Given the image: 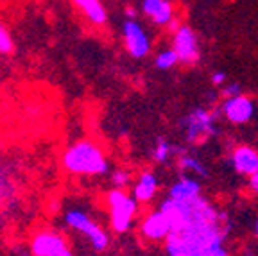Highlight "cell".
Segmentation results:
<instances>
[{
  "instance_id": "8",
  "label": "cell",
  "mask_w": 258,
  "mask_h": 256,
  "mask_svg": "<svg viewBox=\"0 0 258 256\" xmlns=\"http://www.w3.org/2000/svg\"><path fill=\"white\" fill-rule=\"evenodd\" d=\"M172 48L181 65H196L201 56L198 36L188 25H179V29L172 32Z\"/></svg>"
},
{
  "instance_id": "24",
  "label": "cell",
  "mask_w": 258,
  "mask_h": 256,
  "mask_svg": "<svg viewBox=\"0 0 258 256\" xmlns=\"http://www.w3.org/2000/svg\"><path fill=\"white\" fill-rule=\"evenodd\" d=\"M124 13L129 20H135V18H137V9H135L133 6H127V8L124 9Z\"/></svg>"
},
{
  "instance_id": "25",
  "label": "cell",
  "mask_w": 258,
  "mask_h": 256,
  "mask_svg": "<svg viewBox=\"0 0 258 256\" xmlns=\"http://www.w3.org/2000/svg\"><path fill=\"white\" fill-rule=\"evenodd\" d=\"M253 233H254V236L258 238V220L254 222V226H253Z\"/></svg>"
},
{
  "instance_id": "14",
  "label": "cell",
  "mask_w": 258,
  "mask_h": 256,
  "mask_svg": "<svg viewBox=\"0 0 258 256\" xmlns=\"http://www.w3.org/2000/svg\"><path fill=\"white\" fill-rule=\"evenodd\" d=\"M142 11L160 27H169L174 20V6L170 0H142Z\"/></svg>"
},
{
  "instance_id": "13",
  "label": "cell",
  "mask_w": 258,
  "mask_h": 256,
  "mask_svg": "<svg viewBox=\"0 0 258 256\" xmlns=\"http://www.w3.org/2000/svg\"><path fill=\"white\" fill-rule=\"evenodd\" d=\"M158 190H160L158 176L153 172V170L145 168V170H142V172L138 174L137 181L133 183V194H131V196H133L140 204H149L154 201Z\"/></svg>"
},
{
  "instance_id": "7",
  "label": "cell",
  "mask_w": 258,
  "mask_h": 256,
  "mask_svg": "<svg viewBox=\"0 0 258 256\" xmlns=\"http://www.w3.org/2000/svg\"><path fill=\"white\" fill-rule=\"evenodd\" d=\"M221 116L226 122H230L233 125H246L256 115V104L254 100L247 95H237V97H228L222 99L221 106Z\"/></svg>"
},
{
  "instance_id": "22",
  "label": "cell",
  "mask_w": 258,
  "mask_h": 256,
  "mask_svg": "<svg viewBox=\"0 0 258 256\" xmlns=\"http://www.w3.org/2000/svg\"><path fill=\"white\" fill-rule=\"evenodd\" d=\"M226 79H228V76H226L224 72H221V70H219V72H214L212 74V84H214V86H219V88H222V86H224L226 84Z\"/></svg>"
},
{
  "instance_id": "19",
  "label": "cell",
  "mask_w": 258,
  "mask_h": 256,
  "mask_svg": "<svg viewBox=\"0 0 258 256\" xmlns=\"http://www.w3.org/2000/svg\"><path fill=\"white\" fill-rule=\"evenodd\" d=\"M109 179H111V184L115 188H125V186L131 184L133 177H131V172H129L127 168H115L111 176H109Z\"/></svg>"
},
{
  "instance_id": "20",
  "label": "cell",
  "mask_w": 258,
  "mask_h": 256,
  "mask_svg": "<svg viewBox=\"0 0 258 256\" xmlns=\"http://www.w3.org/2000/svg\"><path fill=\"white\" fill-rule=\"evenodd\" d=\"M13 50H15V41H13L2 18H0V54H11Z\"/></svg>"
},
{
  "instance_id": "5",
  "label": "cell",
  "mask_w": 258,
  "mask_h": 256,
  "mask_svg": "<svg viewBox=\"0 0 258 256\" xmlns=\"http://www.w3.org/2000/svg\"><path fill=\"white\" fill-rule=\"evenodd\" d=\"M64 222L70 229L85 235L90 240V245L93 247V251L101 252L106 251L109 245V235L101 228V226L93 222L92 217L81 208H70L64 213Z\"/></svg>"
},
{
  "instance_id": "4",
  "label": "cell",
  "mask_w": 258,
  "mask_h": 256,
  "mask_svg": "<svg viewBox=\"0 0 258 256\" xmlns=\"http://www.w3.org/2000/svg\"><path fill=\"white\" fill-rule=\"evenodd\" d=\"M106 204L109 208V226L117 235H124L133 228L135 217L140 210V203L133 196L124 188H111L106 194Z\"/></svg>"
},
{
  "instance_id": "3",
  "label": "cell",
  "mask_w": 258,
  "mask_h": 256,
  "mask_svg": "<svg viewBox=\"0 0 258 256\" xmlns=\"http://www.w3.org/2000/svg\"><path fill=\"white\" fill-rule=\"evenodd\" d=\"M219 118H222L219 108L208 109L205 106H198V108L190 109L185 116H181L177 125L183 135V140L188 145H196L217 135Z\"/></svg>"
},
{
  "instance_id": "16",
  "label": "cell",
  "mask_w": 258,
  "mask_h": 256,
  "mask_svg": "<svg viewBox=\"0 0 258 256\" xmlns=\"http://www.w3.org/2000/svg\"><path fill=\"white\" fill-rule=\"evenodd\" d=\"M176 167L181 174H188V176L198 177V179H208L210 177V170L205 165V161L188 151H185L181 156L177 158Z\"/></svg>"
},
{
  "instance_id": "17",
  "label": "cell",
  "mask_w": 258,
  "mask_h": 256,
  "mask_svg": "<svg viewBox=\"0 0 258 256\" xmlns=\"http://www.w3.org/2000/svg\"><path fill=\"white\" fill-rule=\"evenodd\" d=\"M74 6L86 16L93 25H104L108 22V11L101 0H72Z\"/></svg>"
},
{
  "instance_id": "12",
  "label": "cell",
  "mask_w": 258,
  "mask_h": 256,
  "mask_svg": "<svg viewBox=\"0 0 258 256\" xmlns=\"http://www.w3.org/2000/svg\"><path fill=\"white\" fill-rule=\"evenodd\" d=\"M203 196V184L198 177L188 176V174H183L179 176L172 184L170 188L167 190V197L174 201H194L198 197Z\"/></svg>"
},
{
  "instance_id": "2",
  "label": "cell",
  "mask_w": 258,
  "mask_h": 256,
  "mask_svg": "<svg viewBox=\"0 0 258 256\" xmlns=\"http://www.w3.org/2000/svg\"><path fill=\"white\" fill-rule=\"evenodd\" d=\"M63 168L74 176H104L109 174V161L99 144L79 140L70 145L61 156Z\"/></svg>"
},
{
  "instance_id": "15",
  "label": "cell",
  "mask_w": 258,
  "mask_h": 256,
  "mask_svg": "<svg viewBox=\"0 0 258 256\" xmlns=\"http://www.w3.org/2000/svg\"><path fill=\"white\" fill-rule=\"evenodd\" d=\"M186 149L181 145L172 144V142L165 140V138H156L153 149H151V160L158 165H170L181 156Z\"/></svg>"
},
{
  "instance_id": "18",
  "label": "cell",
  "mask_w": 258,
  "mask_h": 256,
  "mask_svg": "<svg viewBox=\"0 0 258 256\" xmlns=\"http://www.w3.org/2000/svg\"><path fill=\"white\" fill-rule=\"evenodd\" d=\"M177 63H179V59H177V54L172 47L160 50V52L156 54V57H154V67H156L158 70H170V68H174Z\"/></svg>"
},
{
  "instance_id": "10",
  "label": "cell",
  "mask_w": 258,
  "mask_h": 256,
  "mask_svg": "<svg viewBox=\"0 0 258 256\" xmlns=\"http://www.w3.org/2000/svg\"><path fill=\"white\" fill-rule=\"evenodd\" d=\"M170 220L160 208L153 210L142 219L140 222V235L147 242H165L170 235Z\"/></svg>"
},
{
  "instance_id": "1",
  "label": "cell",
  "mask_w": 258,
  "mask_h": 256,
  "mask_svg": "<svg viewBox=\"0 0 258 256\" xmlns=\"http://www.w3.org/2000/svg\"><path fill=\"white\" fill-rule=\"evenodd\" d=\"M158 208L172 228L163 242L167 256H206L226 245L231 233L230 215L205 196L185 203L165 196Z\"/></svg>"
},
{
  "instance_id": "11",
  "label": "cell",
  "mask_w": 258,
  "mask_h": 256,
  "mask_svg": "<svg viewBox=\"0 0 258 256\" xmlns=\"http://www.w3.org/2000/svg\"><path fill=\"white\" fill-rule=\"evenodd\" d=\"M230 163L238 176L251 177L258 174V151L251 145H237L230 154Z\"/></svg>"
},
{
  "instance_id": "6",
  "label": "cell",
  "mask_w": 258,
  "mask_h": 256,
  "mask_svg": "<svg viewBox=\"0 0 258 256\" xmlns=\"http://www.w3.org/2000/svg\"><path fill=\"white\" fill-rule=\"evenodd\" d=\"M122 41H124L127 54L135 59H144L145 56H149L153 48L149 32L145 31L142 24H138L137 20H129V18L122 24Z\"/></svg>"
},
{
  "instance_id": "23",
  "label": "cell",
  "mask_w": 258,
  "mask_h": 256,
  "mask_svg": "<svg viewBox=\"0 0 258 256\" xmlns=\"http://www.w3.org/2000/svg\"><path fill=\"white\" fill-rule=\"evenodd\" d=\"M247 190L258 197V174H253L251 177H247Z\"/></svg>"
},
{
  "instance_id": "21",
  "label": "cell",
  "mask_w": 258,
  "mask_h": 256,
  "mask_svg": "<svg viewBox=\"0 0 258 256\" xmlns=\"http://www.w3.org/2000/svg\"><path fill=\"white\" fill-rule=\"evenodd\" d=\"M242 95V86L238 83H228L221 88V97L228 99V97H237Z\"/></svg>"
},
{
  "instance_id": "9",
  "label": "cell",
  "mask_w": 258,
  "mask_h": 256,
  "mask_svg": "<svg viewBox=\"0 0 258 256\" xmlns=\"http://www.w3.org/2000/svg\"><path fill=\"white\" fill-rule=\"evenodd\" d=\"M69 245L64 236L57 231L43 229L38 231L31 238V252L32 256H63L69 251Z\"/></svg>"
}]
</instances>
